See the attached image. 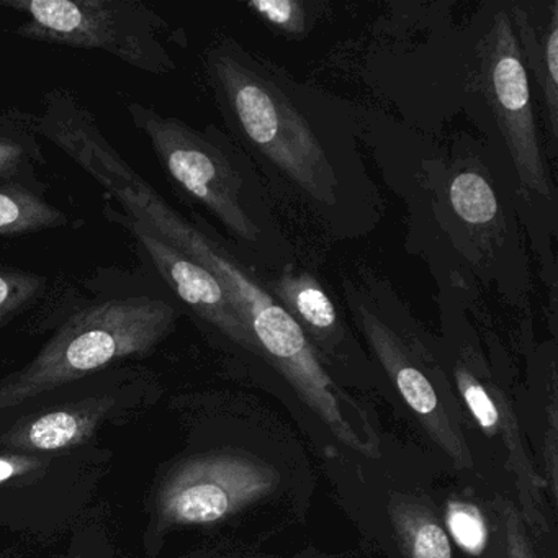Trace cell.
Returning a JSON list of instances; mask_svg holds the SVG:
<instances>
[{
    "instance_id": "obj_1",
    "label": "cell",
    "mask_w": 558,
    "mask_h": 558,
    "mask_svg": "<svg viewBox=\"0 0 558 558\" xmlns=\"http://www.w3.org/2000/svg\"><path fill=\"white\" fill-rule=\"evenodd\" d=\"M204 73L228 135L267 194L331 240L367 236L378 227L384 204L348 104L300 83L233 37L208 45Z\"/></svg>"
},
{
    "instance_id": "obj_2",
    "label": "cell",
    "mask_w": 558,
    "mask_h": 558,
    "mask_svg": "<svg viewBox=\"0 0 558 558\" xmlns=\"http://www.w3.org/2000/svg\"><path fill=\"white\" fill-rule=\"evenodd\" d=\"M77 168L99 184L107 201L119 205V210L142 221L162 240L210 270L234 300L264 361L293 385L342 442L355 449L361 447L357 436L342 416L335 384L302 328L264 286L259 270L233 244L220 238L197 215L194 220H189L175 210L151 182L126 162L109 140L90 142L81 153Z\"/></svg>"
},
{
    "instance_id": "obj_3",
    "label": "cell",
    "mask_w": 558,
    "mask_h": 558,
    "mask_svg": "<svg viewBox=\"0 0 558 558\" xmlns=\"http://www.w3.org/2000/svg\"><path fill=\"white\" fill-rule=\"evenodd\" d=\"M463 107L485 135L557 308V187L509 0L486 2L463 31Z\"/></svg>"
},
{
    "instance_id": "obj_4",
    "label": "cell",
    "mask_w": 558,
    "mask_h": 558,
    "mask_svg": "<svg viewBox=\"0 0 558 558\" xmlns=\"http://www.w3.org/2000/svg\"><path fill=\"white\" fill-rule=\"evenodd\" d=\"M90 295L58 299L61 322L27 365L0 380V411L31 403L130 359L151 355L182 310L151 274L100 270Z\"/></svg>"
},
{
    "instance_id": "obj_5",
    "label": "cell",
    "mask_w": 558,
    "mask_h": 558,
    "mask_svg": "<svg viewBox=\"0 0 558 558\" xmlns=\"http://www.w3.org/2000/svg\"><path fill=\"white\" fill-rule=\"evenodd\" d=\"M417 182L427 194V220L447 250L440 269L453 254V269L444 276L495 287L506 302L524 308L531 295L524 230L485 143L462 136L447 158L424 159Z\"/></svg>"
},
{
    "instance_id": "obj_6",
    "label": "cell",
    "mask_w": 558,
    "mask_h": 558,
    "mask_svg": "<svg viewBox=\"0 0 558 558\" xmlns=\"http://www.w3.org/2000/svg\"><path fill=\"white\" fill-rule=\"evenodd\" d=\"M126 113L169 181L214 215L257 270L296 263L256 168L228 133L215 125L194 129L140 102L126 104Z\"/></svg>"
},
{
    "instance_id": "obj_7",
    "label": "cell",
    "mask_w": 558,
    "mask_h": 558,
    "mask_svg": "<svg viewBox=\"0 0 558 558\" xmlns=\"http://www.w3.org/2000/svg\"><path fill=\"white\" fill-rule=\"evenodd\" d=\"M0 9L25 15L14 32L22 40L104 51L155 76L178 70L171 25L140 0H0Z\"/></svg>"
},
{
    "instance_id": "obj_8",
    "label": "cell",
    "mask_w": 558,
    "mask_h": 558,
    "mask_svg": "<svg viewBox=\"0 0 558 558\" xmlns=\"http://www.w3.org/2000/svg\"><path fill=\"white\" fill-rule=\"evenodd\" d=\"M342 292L352 318L408 407L453 459L469 465V450L453 434L426 371L420 367L423 342L417 338L416 323L407 303L388 280L371 270L342 277Z\"/></svg>"
},
{
    "instance_id": "obj_9",
    "label": "cell",
    "mask_w": 558,
    "mask_h": 558,
    "mask_svg": "<svg viewBox=\"0 0 558 558\" xmlns=\"http://www.w3.org/2000/svg\"><path fill=\"white\" fill-rule=\"evenodd\" d=\"M106 215L110 221H116L123 230L129 231L135 241L136 253L148 267V272L171 293L182 313L187 312L214 338L264 359L253 332L241 318L234 300L210 270L185 256L151 228L129 217L119 208L107 204Z\"/></svg>"
},
{
    "instance_id": "obj_10",
    "label": "cell",
    "mask_w": 558,
    "mask_h": 558,
    "mask_svg": "<svg viewBox=\"0 0 558 558\" xmlns=\"http://www.w3.org/2000/svg\"><path fill=\"white\" fill-rule=\"evenodd\" d=\"M277 473L247 457L218 453L187 460L162 483L158 514L162 524H208L270 493Z\"/></svg>"
},
{
    "instance_id": "obj_11",
    "label": "cell",
    "mask_w": 558,
    "mask_h": 558,
    "mask_svg": "<svg viewBox=\"0 0 558 558\" xmlns=\"http://www.w3.org/2000/svg\"><path fill=\"white\" fill-rule=\"evenodd\" d=\"M149 390H153V375L145 368L117 367L100 372L90 393L15 421L0 434V447L22 456L73 449L90 439L119 407Z\"/></svg>"
},
{
    "instance_id": "obj_12",
    "label": "cell",
    "mask_w": 558,
    "mask_h": 558,
    "mask_svg": "<svg viewBox=\"0 0 558 558\" xmlns=\"http://www.w3.org/2000/svg\"><path fill=\"white\" fill-rule=\"evenodd\" d=\"M259 274L267 290L302 328L316 357L323 352L326 357L335 359L349 349L351 335L348 326L335 300L315 274L296 263L282 269L259 270Z\"/></svg>"
},
{
    "instance_id": "obj_13",
    "label": "cell",
    "mask_w": 558,
    "mask_h": 558,
    "mask_svg": "<svg viewBox=\"0 0 558 558\" xmlns=\"http://www.w3.org/2000/svg\"><path fill=\"white\" fill-rule=\"evenodd\" d=\"M515 35L525 70L541 94L548 135V159L557 158L558 143V0L519 2L509 0Z\"/></svg>"
},
{
    "instance_id": "obj_14",
    "label": "cell",
    "mask_w": 558,
    "mask_h": 558,
    "mask_svg": "<svg viewBox=\"0 0 558 558\" xmlns=\"http://www.w3.org/2000/svg\"><path fill=\"white\" fill-rule=\"evenodd\" d=\"M47 191V185L0 182V240L34 236L83 225L50 204Z\"/></svg>"
},
{
    "instance_id": "obj_15",
    "label": "cell",
    "mask_w": 558,
    "mask_h": 558,
    "mask_svg": "<svg viewBox=\"0 0 558 558\" xmlns=\"http://www.w3.org/2000/svg\"><path fill=\"white\" fill-rule=\"evenodd\" d=\"M45 166L37 116L0 106V182L47 185L38 175Z\"/></svg>"
},
{
    "instance_id": "obj_16",
    "label": "cell",
    "mask_w": 558,
    "mask_h": 558,
    "mask_svg": "<svg viewBox=\"0 0 558 558\" xmlns=\"http://www.w3.org/2000/svg\"><path fill=\"white\" fill-rule=\"evenodd\" d=\"M53 293L50 277L45 274L0 266V328L48 302Z\"/></svg>"
},
{
    "instance_id": "obj_17",
    "label": "cell",
    "mask_w": 558,
    "mask_h": 558,
    "mask_svg": "<svg viewBox=\"0 0 558 558\" xmlns=\"http://www.w3.org/2000/svg\"><path fill=\"white\" fill-rule=\"evenodd\" d=\"M395 522L410 558H452L449 538L430 512L401 505L393 511Z\"/></svg>"
},
{
    "instance_id": "obj_18",
    "label": "cell",
    "mask_w": 558,
    "mask_h": 558,
    "mask_svg": "<svg viewBox=\"0 0 558 558\" xmlns=\"http://www.w3.org/2000/svg\"><path fill=\"white\" fill-rule=\"evenodd\" d=\"M247 9L274 31L289 37H303L308 34L318 14V4L306 0H253Z\"/></svg>"
},
{
    "instance_id": "obj_19",
    "label": "cell",
    "mask_w": 558,
    "mask_h": 558,
    "mask_svg": "<svg viewBox=\"0 0 558 558\" xmlns=\"http://www.w3.org/2000/svg\"><path fill=\"white\" fill-rule=\"evenodd\" d=\"M457 387L462 393L463 400L469 404L475 420L478 421L483 429L495 433L496 424H498L499 414L493 398L485 390L482 384L476 380L475 375L470 372L469 365L462 357L457 362L456 367Z\"/></svg>"
},
{
    "instance_id": "obj_20",
    "label": "cell",
    "mask_w": 558,
    "mask_h": 558,
    "mask_svg": "<svg viewBox=\"0 0 558 558\" xmlns=\"http://www.w3.org/2000/svg\"><path fill=\"white\" fill-rule=\"evenodd\" d=\"M447 525L460 547L470 554H480L486 544V525L478 509L463 502H450Z\"/></svg>"
},
{
    "instance_id": "obj_21",
    "label": "cell",
    "mask_w": 558,
    "mask_h": 558,
    "mask_svg": "<svg viewBox=\"0 0 558 558\" xmlns=\"http://www.w3.org/2000/svg\"><path fill=\"white\" fill-rule=\"evenodd\" d=\"M71 558H93V557H86V555L77 554V555H74V557H71Z\"/></svg>"
}]
</instances>
